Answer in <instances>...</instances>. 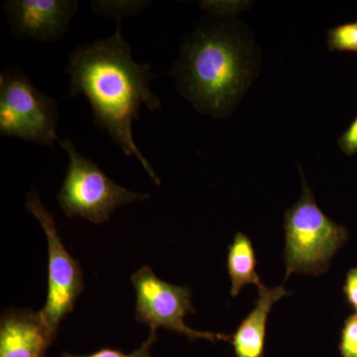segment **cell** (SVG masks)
Instances as JSON below:
<instances>
[{"mask_svg":"<svg viewBox=\"0 0 357 357\" xmlns=\"http://www.w3.org/2000/svg\"><path fill=\"white\" fill-rule=\"evenodd\" d=\"M58 142L69 157L64 184L58 195L59 204L67 217H81L100 225L107 222L119 206L149 198V195L117 185L100 167L79 153L70 138Z\"/></svg>","mask_w":357,"mask_h":357,"instance_id":"4","label":"cell"},{"mask_svg":"<svg viewBox=\"0 0 357 357\" xmlns=\"http://www.w3.org/2000/svg\"><path fill=\"white\" fill-rule=\"evenodd\" d=\"M342 291L345 302L357 314V267L351 268L347 272Z\"/></svg>","mask_w":357,"mask_h":357,"instance_id":"17","label":"cell"},{"mask_svg":"<svg viewBox=\"0 0 357 357\" xmlns=\"http://www.w3.org/2000/svg\"><path fill=\"white\" fill-rule=\"evenodd\" d=\"M66 72L70 77V98L82 93L93 109V122L105 129L126 156L135 157L150 178L161 184L149 161L134 141L133 121L143 105L151 112L161 109L150 82V66L139 64L131 56V47L121 32L107 38L77 47L70 54Z\"/></svg>","mask_w":357,"mask_h":357,"instance_id":"1","label":"cell"},{"mask_svg":"<svg viewBox=\"0 0 357 357\" xmlns=\"http://www.w3.org/2000/svg\"><path fill=\"white\" fill-rule=\"evenodd\" d=\"M11 34L18 39L57 42L79 8L75 0H7L3 2Z\"/></svg>","mask_w":357,"mask_h":357,"instance_id":"8","label":"cell"},{"mask_svg":"<svg viewBox=\"0 0 357 357\" xmlns=\"http://www.w3.org/2000/svg\"><path fill=\"white\" fill-rule=\"evenodd\" d=\"M326 44L331 52L357 53V21L328 29Z\"/></svg>","mask_w":357,"mask_h":357,"instance_id":"12","label":"cell"},{"mask_svg":"<svg viewBox=\"0 0 357 357\" xmlns=\"http://www.w3.org/2000/svg\"><path fill=\"white\" fill-rule=\"evenodd\" d=\"M136 291L135 319L138 323L149 326L150 332L159 328L184 335L190 340L210 342L225 340L230 342V335L201 332L185 324L187 314H195L192 304V291L189 287L173 285L158 278L149 266H144L131 276Z\"/></svg>","mask_w":357,"mask_h":357,"instance_id":"7","label":"cell"},{"mask_svg":"<svg viewBox=\"0 0 357 357\" xmlns=\"http://www.w3.org/2000/svg\"><path fill=\"white\" fill-rule=\"evenodd\" d=\"M292 295L283 285L258 288L255 307L241 321L236 333L230 337L236 357H264L267 321L275 303Z\"/></svg>","mask_w":357,"mask_h":357,"instance_id":"10","label":"cell"},{"mask_svg":"<svg viewBox=\"0 0 357 357\" xmlns=\"http://www.w3.org/2000/svg\"><path fill=\"white\" fill-rule=\"evenodd\" d=\"M227 267L231 282L230 294L232 297H237L246 285L255 284L257 288L263 286L256 271L257 259L252 241L243 232H237L234 241L229 245Z\"/></svg>","mask_w":357,"mask_h":357,"instance_id":"11","label":"cell"},{"mask_svg":"<svg viewBox=\"0 0 357 357\" xmlns=\"http://www.w3.org/2000/svg\"><path fill=\"white\" fill-rule=\"evenodd\" d=\"M57 102L35 88L17 68L0 75V134L6 137L55 147L60 138Z\"/></svg>","mask_w":357,"mask_h":357,"instance_id":"5","label":"cell"},{"mask_svg":"<svg viewBox=\"0 0 357 357\" xmlns=\"http://www.w3.org/2000/svg\"><path fill=\"white\" fill-rule=\"evenodd\" d=\"M157 338H158L157 332H150L149 335H148L145 342L141 344L139 349L129 354H123V352L116 351V349H103L95 352V354H89V356H75V354L65 352L60 357H152L151 349L156 342Z\"/></svg>","mask_w":357,"mask_h":357,"instance_id":"15","label":"cell"},{"mask_svg":"<svg viewBox=\"0 0 357 357\" xmlns=\"http://www.w3.org/2000/svg\"><path fill=\"white\" fill-rule=\"evenodd\" d=\"M56 335L39 312L7 309L0 319V357H45Z\"/></svg>","mask_w":357,"mask_h":357,"instance_id":"9","label":"cell"},{"mask_svg":"<svg viewBox=\"0 0 357 357\" xmlns=\"http://www.w3.org/2000/svg\"><path fill=\"white\" fill-rule=\"evenodd\" d=\"M342 357H357V314L345 319L338 344Z\"/></svg>","mask_w":357,"mask_h":357,"instance_id":"14","label":"cell"},{"mask_svg":"<svg viewBox=\"0 0 357 357\" xmlns=\"http://www.w3.org/2000/svg\"><path fill=\"white\" fill-rule=\"evenodd\" d=\"M302 195L284 215L285 280L294 273L319 276L330 269L335 253L349 241V230L319 208L303 171Z\"/></svg>","mask_w":357,"mask_h":357,"instance_id":"3","label":"cell"},{"mask_svg":"<svg viewBox=\"0 0 357 357\" xmlns=\"http://www.w3.org/2000/svg\"><path fill=\"white\" fill-rule=\"evenodd\" d=\"M337 145L347 156H354L357 153V115L338 138Z\"/></svg>","mask_w":357,"mask_h":357,"instance_id":"16","label":"cell"},{"mask_svg":"<svg viewBox=\"0 0 357 357\" xmlns=\"http://www.w3.org/2000/svg\"><path fill=\"white\" fill-rule=\"evenodd\" d=\"M250 44L225 21H206L185 37L168 74L201 114L227 116L255 76Z\"/></svg>","mask_w":357,"mask_h":357,"instance_id":"2","label":"cell"},{"mask_svg":"<svg viewBox=\"0 0 357 357\" xmlns=\"http://www.w3.org/2000/svg\"><path fill=\"white\" fill-rule=\"evenodd\" d=\"M150 3L151 1H91V6L93 13L121 22L123 18L140 13Z\"/></svg>","mask_w":357,"mask_h":357,"instance_id":"13","label":"cell"},{"mask_svg":"<svg viewBox=\"0 0 357 357\" xmlns=\"http://www.w3.org/2000/svg\"><path fill=\"white\" fill-rule=\"evenodd\" d=\"M26 208L41 225L48 243V295L39 312L46 326L57 335L61 321L74 310L83 293L84 275L79 262L65 248L55 218L44 208L36 190L27 195Z\"/></svg>","mask_w":357,"mask_h":357,"instance_id":"6","label":"cell"}]
</instances>
